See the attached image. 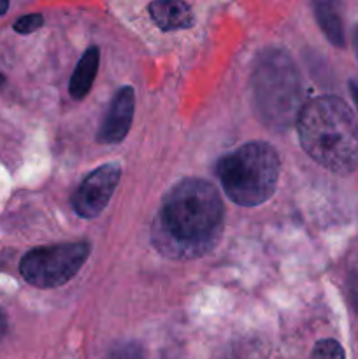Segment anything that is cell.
<instances>
[{
    "instance_id": "6da1fadb",
    "label": "cell",
    "mask_w": 358,
    "mask_h": 359,
    "mask_svg": "<svg viewBox=\"0 0 358 359\" xmlns=\"http://www.w3.org/2000/svg\"><path fill=\"white\" fill-rule=\"evenodd\" d=\"M223 231V202L216 186L185 179L167 191L153 224V242L161 255L190 259L214 248Z\"/></svg>"
},
{
    "instance_id": "7a4b0ae2",
    "label": "cell",
    "mask_w": 358,
    "mask_h": 359,
    "mask_svg": "<svg viewBox=\"0 0 358 359\" xmlns=\"http://www.w3.org/2000/svg\"><path fill=\"white\" fill-rule=\"evenodd\" d=\"M300 146L316 163L337 175L358 168V119L339 97H318L302 105L297 118Z\"/></svg>"
},
{
    "instance_id": "3957f363",
    "label": "cell",
    "mask_w": 358,
    "mask_h": 359,
    "mask_svg": "<svg viewBox=\"0 0 358 359\" xmlns=\"http://www.w3.org/2000/svg\"><path fill=\"white\" fill-rule=\"evenodd\" d=\"M253 97L260 119L274 130H286L302 109V83L290 55L267 49L256 60L251 76Z\"/></svg>"
},
{
    "instance_id": "277c9868",
    "label": "cell",
    "mask_w": 358,
    "mask_h": 359,
    "mask_svg": "<svg viewBox=\"0 0 358 359\" xmlns=\"http://www.w3.org/2000/svg\"><path fill=\"white\" fill-rule=\"evenodd\" d=\"M279 154L265 142H248L221 158L216 175L225 195L241 207H256L274 195L279 181Z\"/></svg>"
},
{
    "instance_id": "5b68a950",
    "label": "cell",
    "mask_w": 358,
    "mask_h": 359,
    "mask_svg": "<svg viewBox=\"0 0 358 359\" xmlns=\"http://www.w3.org/2000/svg\"><path fill=\"white\" fill-rule=\"evenodd\" d=\"M91 248L88 242L35 248L23 256L20 272L30 286L39 290L63 286L86 263Z\"/></svg>"
},
{
    "instance_id": "8992f818",
    "label": "cell",
    "mask_w": 358,
    "mask_h": 359,
    "mask_svg": "<svg viewBox=\"0 0 358 359\" xmlns=\"http://www.w3.org/2000/svg\"><path fill=\"white\" fill-rule=\"evenodd\" d=\"M119 177H121V167L118 163L102 165L91 172L72 196V207L77 216L84 219L97 217L111 200Z\"/></svg>"
},
{
    "instance_id": "52a82bcc",
    "label": "cell",
    "mask_w": 358,
    "mask_h": 359,
    "mask_svg": "<svg viewBox=\"0 0 358 359\" xmlns=\"http://www.w3.org/2000/svg\"><path fill=\"white\" fill-rule=\"evenodd\" d=\"M135 111V91L132 86H125L114 95L109 111L98 130V142L118 144L128 133Z\"/></svg>"
},
{
    "instance_id": "ba28073f",
    "label": "cell",
    "mask_w": 358,
    "mask_h": 359,
    "mask_svg": "<svg viewBox=\"0 0 358 359\" xmlns=\"http://www.w3.org/2000/svg\"><path fill=\"white\" fill-rule=\"evenodd\" d=\"M150 16L160 30H185L193 23V11L190 4L179 0H160L150 4Z\"/></svg>"
},
{
    "instance_id": "9c48e42d",
    "label": "cell",
    "mask_w": 358,
    "mask_h": 359,
    "mask_svg": "<svg viewBox=\"0 0 358 359\" xmlns=\"http://www.w3.org/2000/svg\"><path fill=\"white\" fill-rule=\"evenodd\" d=\"M98 60H100V51H98L97 46L88 48L86 53L81 56V60L76 65V70H74L72 77H70V97L76 98V100H81V98H84L90 93L95 77H97Z\"/></svg>"
},
{
    "instance_id": "30bf717a",
    "label": "cell",
    "mask_w": 358,
    "mask_h": 359,
    "mask_svg": "<svg viewBox=\"0 0 358 359\" xmlns=\"http://www.w3.org/2000/svg\"><path fill=\"white\" fill-rule=\"evenodd\" d=\"M314 14L316 21H318V25L321 27L326 39H329L333 46H337V48H344V28L336 6L330 2H316Z\"/></svg>"
},
{
    "instance_id": "8fae6325",
    "label": "cell",
    "mask_w": 358,
    "mask_h": 359,
    "mask_svg": "<svg viewBox=\"0 0 358 359\" xmlns=\"http://www.w3.org/2000/svg\"><path fill=\"white\" fill-rule=\"evenodd\" d=\"M311 359H346L343 346L332 339L319 340L312 349Z\"/></svg>"
},
{
    "instance_id": "7c38bea8",
    "label": "cell",
    "mask_w": 358,
    "mask_h": 359,
    "mask_svg": "<svg viewBox=\"0 0 358 359\" xmlns=\"http://www.w3.org/2000/svg\"><path fill=\"white\" fill-rule=\"evenodd\" d=\"M107 359H146V358H144V351L139 344L125 342L112 347Z\"/></svg>"
},
{
    "instance_id": "4fadbf2b",
    "label": "cell",
    "mask_w": 358,
    "mask_h": 359,
    "mask_svg": "<svg viewBox=\"0 0 358 359\" xmlns=\"http://www.w3.org/2000/svg\"><path fill=\"white\" fill-rule=\"evenodd\" d=\"M42 23H44L42 14L39 13L27 14V16H21L20 20H16V23H14V30H16L18 34H32V32L39 30V28L42 27Z\"/></svg>"
},
{
    "instance_id": "5bb4252c",
    "label": "cell",
    "mask_w": 358,
    "mask_h": 359,
    "mask_svg": "<svg viewBox=\"0 0 358 359\" xmlns=\"http://www.w3.org/2000/svg\"><path fill=\"white\" fill-rule=\"evenodd\" d=\"M6 332H7V316H6V312L0 309V340L4 339Z\"/></svg>"
},
{
    "instance_id": "9a60e30c",
    "label": "cell",
    "mask_w": 358,
    "mask_h": 359,
    "mask_svg": "<svg viewBox=\"0 0 358 359\" xmlns=\"http://www.w3.org/2000/svg\"><path fill=\"white\" fill-rule=\"evenodd\" d=\"M350 90H351V95H353L354 102H357V105H358V83L351 81V83H350Z\"/></svg>"
},
{
    "instance_id": "2e32d148",
    "label": "cell",
    "mask_w": 358,
    "mask_h": 359,
    "mask_svg": "<svg viewBox=\"0 0 358 359\" xmlns=\"http://www.w3.org/2000/svg\"><path fill=\"white\" fill-rule=\"evenodd\" d=\"M7 9H9V2H6V0H0V16H2Z\"/></svg>"
},
{
    "instance_id": "e0dca14e",
    "label": "cell",
    "mask_w": 358,
    "mask_h": 359,
    "mask_svg": "<svg viewBox=\"0 0 358 359\" xmlns=\"http://www.w3.org/2000/svg\"><path fill=\"white\" fill-rule=\"evenodd\" d=\"M354 49H357V55H358V28H357V34H354Z\"/></svg>"
},
{
    "instance_id": "ac0fdd59",
    "label": "cell",
    "mask_w": 358,
    "mask_h": 359,
    "mask_svg": "<svg viewBox=\"0 0 358 359\" xmlns=\"http://www.w3.org/2000/svg\"><path fill=\"white\" fill-rule=\"evenodd\" d=\"M4 83V76H2V74H0V84H2Z\"/></svg>"
}]
</instances>
